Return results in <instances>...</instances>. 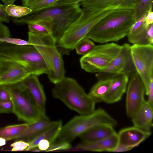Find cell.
Segmentation results:
<instances>
[{"label": "cell", "mask_w": 153, "mask_h": 153, "mask_svg": "<svg viewBox=\"0 0 153 153\" xmlns=\"http://www.w3.org/2000/svg\"><path fill=\"white\" fill-rule=\"evenodd\" d=\"M82 12L79 3L52 6L33 10L26 15L11 19L13 22L18 25H28L44 20L49 22L51 25V35L57 42Z\"/></svg>", "instance_id": "cell-1"}, {"label": "cell", "mask_w": 153, "mask_h": 153, "mask_svg": "<svg viewBox=\"0 0 153 153\" xmlns=\"http://www.w3.org/2000/svg\"><path fill=\"white\" fill-rule=\"evenodd\" d=\"M135 22L133 9L115 10L100 20L86 37L102 44L117 42L127 36Z\"/></svg>", "instance_id": "cell-2"}, {"label": "cell", "mask_w": 153, "mask_h": 153, "mask_svg": "<svg viewBox=\"0 0 153 153\" xmlns=\"http://www.w3.org/2000/svg\"><path fill=\"white\" fill-rule=\"evenodd\" d=\"M54 84L53 96L70 109L80 115L89 114L95 110L96 103L75 79L65 77Z\"/></svg>", "instance_id": "cell-3"}, {"label": "cell", "mask_w": 153, "mask_h": 153, "mask_svg": "<svg viewBox=\"0 0 153 153\" xmlns=\"http://www.w3.org/2000/svg\"><path fill=\"white\" fill-rule=\"evenodd\" d=\"M28 40L38 51L48 70V77L55 84L65 77L63 60L56 42L51 35L36 34L28 31Z\"/></svg>", "instance_id": "cell-4"}, {"label": "cell", "mask_w": 153, "mask_h": 153, "mask_svg": "<svg viewBox=\"0 0 153 153\" xmlns=\"http://www.w3.org/2000/svg\"><path fill=\"white\" fill-rule=\"evenodd\" d=\"M117 121L104 109L99 108L89 114L75 116L62 126L57 139L70 143L77 137L96 126L103 125L115 127Z\"/></svg>", "instance_id": "cell-5"}, {"label": "cell", "mask_w": 153, "mask_h": 153, "mask_svg": "<svg viewBox=\"0 0 153 153\" xmlns=\"http://www.w3.org/2000/svg\"><path fill=\"white\" fill-rule=\"evenodd\" d=\"M0 56L10 58L23 65L30 75L48 74V68L39 53L33 45L0 43Z\"/></svg>", "instance_id": "cell-6"}, {"label": "cell", "mask_w": 153, "mask_h": 153, "mask_svg": "<svg viewBox=\"0 0 153 153\" xmlns=\"http://www.w3.org/2000/svg\"><path fill=\"white\" fill-rule=\"evenodd\" d=\"M8 92L13 104V112L19 120L29 124L43 115L31 94L19 82L2 85Z\"/></svg>", "instance_id": "cell-7"}, {"label": "cell", "mask_w": 153, "mask_h": 153, "mask_svg": "<svg viewBox=\"0 0 153 153\" xmlns=\"http://www.w3.org/2000/svg\"><path fill=\"white\" fill-rule=\"evenodd\" d=\"M79 17L69 27L56 43L57 46L70 50L85 38L92 28L101 19L115 10H108L91 15L84 8Z\"/></svg>", "instance_id": "cell-8"}, {"label": "cell", "mask_w": 153, "mask_h": 153, "mask_svg": "<svg viewBox=\"0 0 153 153\" xmlns=\"http://www.w3.org/2000/svg\"><path fill=\"white\" fill-rule=\"evenodd\" d=\"M122 45L114 42L96 45L79 60L81 68L85 71L97 73L103 71L121 51Z\"/></svg>", "instance_id": "cell-9"}, {"label": "cell", "mask_w": 153, "mask_h": 153, "mask_svg": "<svg viewBox=\"0 0 153 153\" xmlns=\"http://www.w3.org/2000/svg\"><path fill=\"white\" fill-rule=\"evenodd\" d=\"M131 56L136 71L143 81L147 96L151 79L153 76V45H132Z\"/></svg>", "instance_id": "cell-10"}, {"label": "cell", "mask_w": 153, "mask_h": 153, "mask_svg": "<svg viewBox=\"0 0 153 153\" xmlns=\"http://www.w3.org/2000/svg\"><path fill=\"white\" fill-rule=\"evenodd\" d=\"M131 45L125 43L119 54L102 71L97 73L98 79L112 78L124 74L130 76L136 71L131 54Z\"/></svg>", "instance_id": "cell-11"}, {"label": "cell", "mask_w": 153, "mask_h": 153, "mask_svg": "<svg viewBox=\"0 0 153 153\" xmlns=\"http://www.w3.org/2000/svg\"><path fill=\"white\" fill-rule=\"evenodd\" d=\"M126 89V111L127 116L131 118L145 100V88L144 83L136 71L130 76Z\"/></svg>", "instance_id": "cell-12"}, {"label": "cell", "mask_w": 153, "mask_h": 153, "mask_svg": "<svg viewBox=\"0 0 153 153\" xmlns=\"http://www.w3.org/2000/svg\"><path fill=\"white\" fill-rule=\"evenodd\" d=\"M30 75L20 63L10 58L0 56V85L19 82Z\"/></svg>", "instance_id": "cell-13"}, {"label": "cell", "mask_w": 153, "mask_h": 153, "mask_svg": "<svg viewBox=\"0 0 153 153\" xmlns=\"http://www.w3.org/2000/svg\"><path fill=\"white\" fill-rule=\"evenodd\" d=\"M148 13L135 22L130 28L127 36L128 41L133 45L153 44V24L147 25L145 22Z\"/></svg>", "instance_id": "cell-14"}, {"label": "cell", "mask_w": 153, "mask_h": 153, "mask_svg": "<svg viewBox=\"0 0 153 153\" xmlns=\"http://www.w3.org/2000/svg\"><path fill=\"white\" fill-rule=\"evenodd\" d=\"M137 0H82L81 4L91 14L108 10L133 9Z\"/></svg>", "instance_id": "cell-15"}, {"label": "cell", "mask_w": 153, "mask_h": 153, "mask_svg": "<svg viewBox=\"0 0 153 153\" xmlns=\"http://www.w3.org/2000/svg\"><path fill=\"white\" fill-rule=\"evenodd\" d=\"M151 132L141 129L134 126L122 129L117 133V146L131 148L138 146L151 135Z\"/></svg>", "instance_id": "cell-16"}, {"label": "cell", "mask_w": 153, "mask_h": 153, "mask_svg": "<svg viewBox=\"0 0 153 153\" xmlns=\"http://www.w3.org/2000/svg\"><path fill=\"white\" fill-rule=\"evenodd\" d=\"M21 82L31 94L42 114L45 115L46 97L43 86L37 76L30 75Z\"/></svg>", "instance_id": "cell-17"}, {"label": "cell", "mask_w": 153, "mask_h": 153, "mask_svg": "<svg viewBox=\"0 0 153 153\" xmlns=\"http://www.w3.org/2000/svg\"><path fill=\"white\" fill-rule=\"evenodd\" d=\"M129 76L121 74L113 78L109 89L103 101L108 104L115 103L120 101L126 91Z\"/></svg>", "instance_id": "cell-18"}, {"label": "cell", "mask_w": 153, "mask_h": 153, "mask_svg": "<svg viewBox=\"0 0 153 153\" xmlns=\"http://www.w3.org/2000/svg\"><path fill=\"white\" fill-rule=\"evenodd\" d=\"M56 122L51 121L45 115H42L36 121L28 124L26 129L16 139L29 143Z\"/></svg>", "instance_id": "cell-19"}, {"label": "cell", "mask_w": 153, "mask_h": 153, "mask_svg": "<svg viewBox=\"0 0 153 153\" xmlns=\"http://www.w3.org/2000/svg\"><path fill=\"white\" fill-rule=\"evenodd\" d=\"M118 140L116 132L111 136L102 140L91 143L82 142L75 147L77 150L93 152H113L118 145Z\"/></svg>", "instance_id": "cell-20"}, {"label": "cell", "mask_w": 153, "mask_h": 153, "mask_svg": "<svg viewBox=\"0 0 153 153\" xmlns=\"http://www.w3.org/2000/svg\"><path fill=\"white\" fill-rule=\"evenodd\" d=\"M153 107L145 100L143 104L131 118L133 126L144 131L151 132L153 126Z\"/></svg>", "instance_id": "cell-21"}, {"label": "cell", "mask_w": 153, "mask_h": 153, "mask_svg": "<svg viewBox=\"0 0 153 153\" xmlns=\"http://www.w3.org/2000/svg\"><path fill=\"white\" fill-rule=\"evenodd\" d=\"M114 127L103 125L94 127L80 135L82 142L91 143L106 139L116 133Z\"/></svg>", "instance_id": "cell-22"}, {"label": "cell", "mask_w": 153, "mask_h": 153, "mask_svg": "<svg viewBox=\"0 0 153 153\" xmlns=\"http://www.w3.org/2000/svg\"><path fill=\"white\" fill-rule=\"evenodd\" d=\"M61 120L57 121L53 125L44 131L29 143V146L25 151H30L37 147L39 141L42 139L48 140L50 144L57 139L62 126Z\"/></svg>", "instance_id": "cell-23"}, {"label": "cell", "mask_w": 153, "mask_h": 153, "mask_svg": "<svg viewBox=\"0 0 153 153\" xmlns=\"http://www.w3.org/2000/svg\"><path fill=\"white\" fill-rule=\"evenodd\" d=\"M112 78L99 79L91 88L88 95L96 103L103 101L112 82Z\"/></svg>", "instance_id": "cell-24"}, {"label": "cell", "mask_w": 153, "mask_h": 153, "mask_svg": "<svg viewBox=\"0 0 153 153\" xmlns=\"http://www.w3.org/2000/svg\"><path fill=\"white\" fill-rule=\"evenodd\" d=\"M28 124L25 123L7 126L0 128V137L7 141L16 139L27 127Z\"/></svg>", "instance_id": "cell-25"}, {"label": "cell", "mask_w": 153, "mask_h": 153, "mask_svg": "<svg viewBox=\"0 0 153 153\" xmlns=\"http://www.w3.org/2000/svg\"><path fill=\"white\" fill-rule=\"evenodd\" d=\"M29 32L33 33L42 35H51L50 23L47 21H42L28 24Z\"/></svg>", "instance_id": "cell-26"}, {"label": "cell", "mask_w": 153, "mask_h": 153, "mask_svg": "<svg viewBox=\"0 0 153 153\" xmlns=\"http://www.w3.org/2000/svg\"><path fill=\"white\" fill-rule=\"evenodd\" d=\"M153 0H137L133 11L135 22L149 11L152 10Z\"/></svg>", "instance_id": "cell-27"}, {"label": "cell", "mask_w": 153, "mask_h": 153, "mask_svg": "<svg viewBox=\"0 0 153 153\" xmlns=\"http://www.w3.org/2000/svg\"><path fill=\"white\" fill-rule=\"evenodd\" d=\"M5 10L9 16L15 18H19L27 15L32 11L30 8L24 6H20L10 4L6 5Z\"/></svg>", "instance_id": "cell-28"}, {"label": "cell", "mask_w": 153, "mask_h": 153, "mask_svg": "<svg viewBox=\"0 0 153 153\" xmlns=\"http://www.w3.org/2000/svg\"><path fill=\"white\" fill-rule=\"evenodd\" d=\"M95 46L92 40L85 37L76 44L74 49L77 54L84 56L91 51Z\"/></svg>", "instance_id": "cell-29"}, {"label": "cell", "mask_w": 153, "mask_h": 153, "mask_svg": "<svg viewBox=\"0 0 153 153\" xmlns=\"http://www.w3.org/2000/svg\"><path fill=\"white\" fill-rule=\"evenodd\" d=\"M59 0H39L29 8L33 11L39 10L52 6Z\"/></svg>", "instance_id": "cell-30"}, {"label": "cell", "mask_w": 153, "mask_h": 153, "mask_svg": "<svg viewBox=\"0 0 153 153\" xmlns=\"http://www.w3.org/2000/svg\"><path fill=\"white\" fill-rule=\"evenodd\" d=\"M71 148L70 143L62 141L54 142L50 144L46 152L52 151L59 150H68Z\"/></svg>", "instance_id": "cell-31"}, {"label": "cell", "mask_w": 153, "mask_h": 153, "mask_svg": "<svg viewBox=\"0 0 153 153\" xmlns=\"http://www.w3.org/2000/svg\"><path fill=\"white\" fill-rule=\"evenodd\" d=\"M1 43L18 45H32L28 41L18 38H11L10 37L0 38V43Z\"/></svg>", "instance_id": "cell-32"}, {"label": "cell", "mask_w": 153, "mask_h": 153, "mask_svg": "<svg viewBox=\"0 0 153 153\" xmlns=\"http://www.w3.org/2000/svg\"><path fill=\"white\" fill-rule=\"evenodd\" d=\"M29 146V143L22 140H19L10 145V146L12 147L11 151H17L25 150Z\"/></svg>", "instance_id": "cell-33"}, {"label": "cell", "mask_w": 153, "mask_h": 153, "mask_svg": "<svg viewBox=\"0 0 153 153\" xmlns=\"http://www.w3.org/2000/svg\"><path fill=\"white\" fill-rule=\"evenodd\" d=\"M13 104L11 101L2 102L0 101V114L13 113Z\"/></svg>", "instance_id": "cell-34"}, {"label": "cell", "mask_w": 153, "mask_h": 153, "mask_svg": "<svg viewBox=\"0 0 153 153\" xmlns=\"http://www.w3.org/2000/svg\"><path fill=\"white\" fill-rule=\"evenodd\" d=\"M10 101L11 98L8 92L2 85H0V101L7 102Z\"/></svg>", "instance_id": "cell-35"}, {"label": "cell", "mask_w": 153, "mask_h": 153, "mask_svg": "<svg viewBox=\"0 0 153 153\" xmlns=\"http://www.w3.org/2000/svg\"><path fill=\"white\" fill-rule=\"evenodd\" d=\"M6 5L0 4V21L8 23L9 22L10 17L6 11Z\"/></svg>", "instance_id": "cell-36"}, {"label": "cell", "mask_w": 153, "mask_h": 153, "mask_svg": "<svg viewBox=\"0 0 153 153\" xmlns=\"http://www.w3.org/2000/svg\"><path fill=\"white\" fill-rule=\"evenodd\" d=\"M11 36V34L9 27L0 21V38Z\"/></svg>", "instance_id": "cell-37"}, {"label": "cell", "mask_w": 153, "mask_h": 153, "mask_svg": "<svg viewBox=\"0 0 153 153\" xmlns=\"http://www.w3.org/2000/svg\"><path fill=\"white\" fill-rule=\"evenodd\" d=\"M147 96L148 100L147 101L149 105L153 107V76L151 79Z\"/></svg>", "instance_id": "cell-38"}, {"label": "cell", "mask_w": 153, "mask_h": 153, "mask_svg": "<svg viewBox=\"0 0 153 153\" xmlns=\"http://www.w3.org/2000/svg\"><path fill=\"white\" fill-rule=\"evenodd\" d=\"M82 0H59L52 6L77 4Z\"/></svg>", "instance_id": "cell-39"}, {"label": "cell", "mask_w": 153, "mask_h": 153, "mask_svg": "<svg viewBox=\"0 0 153 153\" xmlns=\"http://www.w3.org/2000/svg\"><path fill=\"white\" fill-rule=\"evenodd\" d=\"M50 145L49 142L45 139H42L39 142L37 148L39 151H46Z\"/></svg>", "instance_id": "cell-40"}, {"label": "cell", "mask_w": 153, "mask_h": 153, "mask_svg": "<svg viewBox=\"0 0 153 153\" xmlns=\"http://www.w3.org/2000/svg\"><path fill=\"white\" fill-rule=\"evenodd\" d=\"M145 22L147 25L153 23V12L152 10L149 11L145 18Z\"/></svg>", "instance_id": "cell-41"}, {"label": "cell", "mask_w": 153, "mask_h": 153, "mask_svg": "<svg viewBox=\"0 0 153 153\" xmlns=\"http://www.w3.org/2000/svg\"><path fill=\"white\" fill-rule=\"evenodd\" d=\"M5 5L10 4H13L14 2L16 0H1Z\"/></svg>", "instance_id": "cell-42"}, {"label": "cell", "mask_w": 153, "mask_h": 153, "mask_svg": "<svg viewBox=\"0 0 153 153\" xmlns=\"http://www.w3.org/2000/svg\"><path fill=\"white\" fill-rule=\"evenodd\" d=\"M6 141L4 138L0 137V146L5 145L6 143Z\"/></svg>", "instance_id": "cell-43"}]
</instances>
